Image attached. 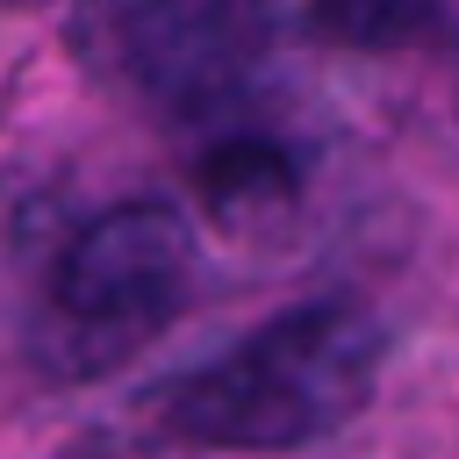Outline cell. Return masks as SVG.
Here are the masks:
<instances>
[{
	"label": "cell",
	"mask_w": 459,
	"mask_h": 459,
	"mask_svg": "<svg viewBox=\"0 0 459 459\" xmlns=\"http://www.w3.org/2000/svg\"><path fill=\"white\" fill-rule=\"evenodd\" d=\"M387 330L359 301H301L194 373L143 394L172 445L208 452H294L344 430L380 387Z\"/></svg>",
	"instance_id": "1"
},
{
	"label": "cell",
	"mask_w": 459,
	"mask_h": 459,
	"mask_svg": "<svg viewBox=\"0 0 459 459\" xmlns=\"http://www.w3.org/2000/svg\"><path fill=\"white\" fill-rule=\"evenodd\" d=\"M194 287V230L172 201H115L50 265L36 359L50 380H100L129 366Z\"/></svg>",
	"instance_id": "2"
},
{
	"label": "cell",
	"mask_w": 459,
	"mask_h": 459,
	"mask_svg": "<svg viewBox=\"0 0 459 459\" xmlns=\"http://www.w3.org/2000/svg\"><path fill=\"white\" fill-rule=\"evenodd\" d=\"M86 43L158 115H230L273 50L265 0H86Z\"/></svg>",
	"instance_id": "3"
},
{
	"label": "cell",
	"mask_w": 459,
	"mask_h": 459,
	"mask_svg": "<svg viewBox=\"0 0 459 459\" xmlns=\"http://www.w3.org/2000/svg\"><path fill=\"white\" fill-rule=\"evenodd\" d=\"M194 186H201V201H208V215H215V222L244 230V222H258V215H280V208L294 201L301 172H294L287 143H273V136H251V129H244V136H222V143L201 158Z\"/></svg>",
	"instance_id": "4"
},
{
	"label": "cell",
	"mask_w": 459,
	"mask_h": 459,
	"mask_svg": "<svg viewBox=\"0 0 459 459\" xmlns=\"http://www.w3.org/2000/svg\"><path fill=\"white\" fill-rule=\"evenodd\" d=\"M308 22H316V36H330L344 50L387 57V50H409V43L437 36L445 0H308Z\"/></svg>",
	"instance_id": "5"
},
{
	"label": "cell",
	"mask_w": 459,
	"mask_h": 459,
	"mask_svg": "<svg viewBox=\"0 0 459 459\" xmlns=\"http://www.w3.org/2000/svg\"><path fill=\"white\" fill-rule=\"evenodd\" d=\"M0 7H43V0H0Z\"/></svg>",
	"instance_id": "6"
}]
</instances>
